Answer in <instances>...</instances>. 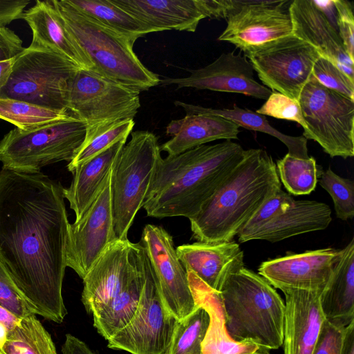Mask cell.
Instances as JSON below:
<instances>
[{
    "instance_id": "cell-1",
    "label": "cell",
    "mask_w": 354,
    "mask_h": 354,
    "mask_svg": "<svg viewBox=\"0 0 354 354\" xmlns=\"http://www.w3.org/2000/svg\"><path fill=\"white\" fill-rule=\"evenodd\" d=\"M64 189L41 171L0 170V261L36 315L56 323L67 315Z\"/></svg>"
},
{
    "instance_id": "cell-2",
    "label": "cell",
    "mask_w": 354,
    "mask_h": 354,
    "mask_svg": "<svg viewBox=\"0 0 354 354\" xmlns=\"http://www.w3.org/2000/svg\"><path fill=\"white\" fill-rule=\"evenodd\" d=\"M244 153L239 144L225 140L162 158L142 208L151 217L192 218L241 160Z\"/></svg>"
},
{
    "instance_id": "cell-3",
    "label": "cell",
    "mask_w": 354,
    "mask_h": 354,
    "mask_svg": "<svg viewBox=\"0 0 354 354\" xmlns=\"http://www.w3.org/2000/svg\"><path fill=\"white\" fill-rule=\"evenodd\" d=\"M281 189L276 164L262 149L245 150L238 165L190 222L196 241H232L258 209Z\"/></svg>"
},
{
    "instance_id": "cell-4",
    "label": "cell",
    "mask_w": 354,
    "mask_h": 354,
    "mask_svg": "<svg viewBox=\"0 0 354 354\" xmlns=\"http://www.w3.org/2000/svg\"><path fill=\"white\" fill-rule=\"evenodd\" d=\"M218 292L225 328L234 341L253 343L263 353L283 345L285 303L266 279L244 267Z\"/></svg>"
},
{
    "instance_id": "cell-5",
    "label": "cell",
    "mask_w": 354,
    "mask_h": 354,
    "mask_svg": "<svg viewBox=\"0 0 354 354\" xmlns=\"http://www.w3.org/2000/svg\"><path fill=\"white\" fill-rule=\"evenodd\" d=\"M64 26L101 75L140 92L160 84L133 50L135 43L72 6L52 0Z\"/></svg>"
},
{
    "instance_id": "cell-6",
    "label": "cell",
    "mask_w": 354,
    "mask_h": 354,
    "mask_svg": "<svg viewBox=\"0 0 354 354\" xmlns=\"http://www.w3.org/2000/svg\"><path fill=\"white\" fill-rule=\"evenodd\" d=\"M158 138L148 131L131 133L111 170L113 230L118 239L127 234L142 207L157 167L162 158Z\"/></svg>"
},
{
    "instance_id": "cell-7",
    "label": "cell",
    "mask_w": 354,
    "mask_h": 354,
    "mask_svg": "<svg viewBox=\"0 0 354 354\" xmlns=\"http://www.w3.org/2000/svg\"><path fill=\"white\" fill-rule=\"evenodd\" d=\"M86 133V124L75 116L29 131L15 128L0 140L2 168L39 172L53 163L69 162L82 145Z\"/></svg>"
},
{
    "instance_id": "cell-8",
    "label": "cell",
    "mask_w": 354,
    "mask_h": 354,
    "mask_svg": "<svg viewBox=\"0 0 354 354\" xmlns=\"http://www.w3.org/2000/svg\"><path fill=\"white\" fill-rule=\"evenodd\" d=\"M78 69L58 53L29 46L16 57L8 80L0 91V97L67 110L68 84Z\"/></svg>"
},
{
    "instance_id": "cell-9",
    "label": "cell",
    "mask_w": 354,
    "mask_h": 354,
    "mask_svg": "<svg viewBox=\"0 0 354 354\" xmlns=\"http://www.w3.org/2000/svg\"><path fill=\"white\" fill-rule=\"evenodd\" d=\"M140 93L95 71L80 68L68 84L66 109L86 124L85 140L113 123L133 119L141 106Z\"/></svg>"
},
{
    "instance_id": "cell-10",
    "label": "cell",
    "mask_w": 354,
    "mask_h": 354,
    "mask_svg": "<svg viewBox=\"0 0 354 354\" xmlns=\"http://www.w3.org/2000/svg\"><path fill=\"white\" fill-rule=\"evenodd\" d=\"M306 129L303 136L317 142L331 158L354 156V101L330 90L311 75L299 100Z\"/></svg>"
},
{
    "instance_id": "cell-11",
    "label": "cell",
    "mask_w": 354,
    "mask_h": 354,
    "mask_svg": "<svg viewBox=\"0 0 354 354\" xmlns=\"http://www.w3.org/2000/svg\"><path fill=\"white\" fill-rule=\"evenodd\" d=\"M142 267L144 285L136 313L124 328L108 339V347L131 354H169L178 319L162 301L145 248Z\"/></svg>"
},
{
    "instance_id": "cell-12",
    "label": "cell",
    "mask_w": 354,
    "mask_h": 354,
    "mask_svg": "<svg viewBox=\"0 0 354 354\" xmlns=\"http://www.w3.org/2000/svg\"><path fill=\"white\" fill-rule=\"evenodd\" d=\"M243 53L264 86L296 100L321 56L313 46L292 34L249 47Z\"/></svg>"
},
{
    "instance_id": "cell-13",
    "label": "cell",
    "mask_w": 354,
    "mask_h": 354,
    "mask_svg": "<svg viewBox=\"0 0 354 354\" xmlns=\"http://www.w3.org/2000/svg\"><path fill=\"white\" fill-rule=\"evenodd\" d=\"M144 248L140 242L116 239L83 279L82 302L95 315L119 300L143 280Z\"/></svg>"
},
{
    "instance_id": "cell-14",
    "label": "cell",
    "mask_w": 354,
    "mask_h": 354,
    "mask_svg": "<svg viewBox=\"0 0 354 354\" xmlns=\"http://www.w3.org/2000/svg\"><path fill=\"white\" fill-rule=\"evenodd\" d=\"M292 1L225 0L227 26L218 37L242 52L292 34L289 13Z\"/></svg>"
},
{
    "instance_id": "cell-15",
    "label": "cell",
    "mask_w": 354,
    "mask_h": 354,
    "mask_svg": "<svg viewBox=\"0 0 354 354\" xmlns=\"http://www.w3.org/2000/svg\"><path fill=\"white\" fill-rule=\"evenodd\" d=\"M116 239L111 209L110 171L86 210L79 219L70 223L66 266L83 279L106 248Z\"/></svg>"
},
{
    "instance_id": "cell-16",
    "label": "cell",
    "mask_w": 354,
    "mask_h": 354,
    "mask_svg": "<svg viewBox=\"0 0 354 354\" xmlns=\"http://www.w3.org/2000/svg\"><path fill=\"white\" fill-rule=\"evenodd\" d=\"M140 242L147 253L165 306L178 320L184 319L196 306L172 236L161 226L148 224Z\"/></svg>"
},
{
    "instance_id": "cell-17",
    "label": "cell",
    "mask_w": 354,
    "mask_h": 354,
    "mask_svg": "<svg viewBox=\"0 0 354 354\" xmlns=\"http://www.w3.org/2000/svg\"><path fill=\"white\" fill-rule=\"evenodd\" d=\"M185 77H165L162 86L176 85L177 88H194L201 90L240 93L267 100L272 91L259 83L254 77V68L245 55L234 52L223 53L213 62L198 69H187Z\"/></svg>"
},
{
    "instance_id": "cell-18",
    "label": "cell",
    "mask_w": 354,
    "mask_h": 354,
    "mask_svg": "<svg viewBox=\"0 0 354 354\" xmlns=\"http://www.w3.org/2000/svg\"><path fill=\"white\" fill-rule=\"evenodd\" d=\"M339 250L327 248L268 259L259 274L281 291L299 289L323 291L328 284Z\"/></svg>"
},
{
    "instance_id": "cell-19",
    "label": "cell",
    "mask_w": 354,
    "mask_h": 354,
    "mask_svg": "<svg viewBox=\"0 0 354 354\" xmlns=\"http://www.w3.org/2000/svg\"><path fill=\"white\" fill-rule=\"evenodd\" d=\"M288 10L292 35L310 44L354 80V60L347 54L337 29L313 0H292Z\"/></svg>"
},
{
    "instance_id": "cell-20",
    "label": "cell",
    "mask_w": 354,
    "mask_h": 354,
    "mask_svg": "<svg viewBox=\"0 0 354 354\" xmlns=\"http://www.w3.org/2000/svg\"><path fill=\"white\" fill-rule=\"evenodd\" d=\"M285 296L284 354H312L326 317L320 297L322 291L290 289Z\"/></svg>"
},
{
    "instance_id": "cell-21",
    "label": "cell",
    "mask_w": 354,
    "mask_h": 354,
    "mask_svg": "<svg viewBox=\"0 0 354 354\" xmlns=\"http://www.w3.org/2000/svg\"><path fill=\"white\" fill-rule=\"evenodd\" d=\"M186 271H192L211 288L219 291L227 279L244 268V254L233 241H196L176 248Z\"/></svg>"
},
{
    "instance_id": "cell-22",
    "label": "cell",
    "mask_w": 354,
    "mask_h": 354,
    "mask_svg": "<svg viewBox=\"0 0 354 354\" xmlns=\"http://www.w3.org/2000/svg\"><path fill=\"white\" fill-rule=\"evenodd\" d=\"M149 27L153 32L167 30L194 32L209 17L206 0H111Z\"/></svg>"
},
{
    "instance_id": "cell-23",
    "label": "cell",
    "mask_w": 354,
    "mask_h": 354,
    "mask_svg": "<svg viewBox=\"0 0 354 354\" xmlns=\"http://www.w3.org/2000/svg\"><path fill=\"white\" fill-rule=\"evenodd\" d=\"M22 18L32 30L30 46L52 50L79 68L93 71V64L65 28L52 0L37 1Z\"/></svg>"
},
{
    "instance_id": "cell-24",
    "label": "cell",
    "mask_w": 354,
    "mask_h": 354,
    "mask_svg": "<svg viewBox=\"0 0 354 354\" xmlns=\"http://www.w3.org/2000/svg\"><path fill=\"white\" fill-rule=\"evenodd\" d=\"M239 132L236 123L216 115H185L167 126L166 133L171 138L160 146V151L176 156L214 140H236Z\"/></svg>"
},
{
    "instance_id": "cell-25",
    "label": "cell",
    "mask_w": 354,
    "mask_h": 354,
    "mask_svg": "<svg viewBox=\"0 0 354 354\" xmlns=\"http://www.w3.org/2000/svg\"><path fill=\"white\" fill-rule=\"evenodd\" d=\"M189 288L196 306L208 313L209 323L202 343V354H247L261 352L251 342H237L228 335L221 295L199 279L192 271H187ZM263 353V352H262Z\"/></svg>"
},
{
    "instance_id": "cell-26",
    "label": "cell",
    "mask_w": 354,
    "mask_h": 354,
    "mask_svg": "<svg viewBox=\"0 0 354 354\" xmlns=\"http://www.w3.org/2000/svg\"><path fill=\"white\" fill-rule=\"evenodd\" d=\"M331 221V209L326 203L295 200L285 212L259 229L249 241L278 242L296 235L324 230Z\"/></svg>"
},
{
    "instance_id": "cell-27",
    "label": "cell",
    "mask_w": 354,
    "mask_h": 354,
    "mask_svg": "<svg viewBox=\"0 0 354 354\" xmlns=\"http://www.w3.org/2000/svg\"><path fill=\"white\" fill-rule=\"evenodd\" d=\"M320 302L326 319L340 322L346 326L354 321V238L339 250Z\"/></svg>"
},
{
    "instance_id": "cell-28",
    "label": "cell",
    "mask_w": 354,
    "mask_h": 354,
    "mask_svg": "<svg viewBox=\"0 0 354 354\" xmlns=\"http://www.w3.org/2000/svg\"><path fill=\"white\" fill-rule=\"evenodd\" d=\"M126 141L124 139L114 144L72 172L71 183L64 189V196L75 212V220L82 216L97 194Z\"/></svg>"
},
{
    "instance_id": "cell-29",
    "label": "cell",
    "mask_w": 354,
    "mask_h": 354,
    "mask_svg": "<svg viewBox=\"0 0 354 354\" xmlns=\"http://www.w3.org/2000/svg\"><path fill=\"white\" fill-rule=\"evenodd\" d=\"M174 104L181 107L186 115L210 114L216 115L236 123L239 127L255 131H260L272 136L288 148V153L295 158L306 159L309 158L307 148V139L303 136H292L284 134L270 124L266 116L250 109H242L234 104L232 109H213L198 105L175 101Z\"/></svg>"
},
{
    "instance_id": "cell-30",
    "label": "cell",
    "mask_w": 354,
    "mask_h": 354,
    "mask_svg": "<svg viewBox=\"0 0 354 354\" xmlns=\"http://www.w3.org/2000/svg\"><path fill=\"white\" fill-rule=\"evenodd\" d=\"M75 8L136 41L153 31L111 0H67Z\"/></svg>"
},
{
    "instance_id": "cell-31",
    "label": "cell",
    "mask_w": 354,
    "mask_h": 354,
    "mask_svg": "<svg viewBox=\"0 0 354 354\" xmlns=\"http://www.w3.org/2000/svg\"><path fill=\"white\" fill-rule=\"evenodd\" d=\"M1 354H57L50 335L32 314L8 331Z\"/></svg>"
},
{
    "instance_id": "cell-32",
    "label": "cell",
    "mask_w": 354,
    "mask_h": 354,
    "mask_svg": "<svg viewBox=\"0 0 354 354\" xmlns=\"http://www.w3.org/2000/svg\"><path fill=\"white\" fill-rule=\"evenodd\" d=\"M72 116L74 115L66 109H48L24 101L0 97V119L23 131L32 130Z\"/></svg>"
},
{
    "instance_id": "cell-33",
    "label": "cell",
    "mask_w": 354,
    "mask_h": 354,
    "mask_svg": "<svg viewBox=\"0 0 354 354\" xmlns=\"http://www.w3.org/2000/svg\"><path fill=\"white\" fill-rule=\"evenodd\" d=\"M279 180L294 195L310 194L317 186L323 170L313 156L302 159L287 153L277 162Z\"/></svg>"
},
{
    "instance_id": "cell-34",
    "label": "cell",
    "mask_w": 354,
    "mask_h": 354,
    "mask_svg": "<svg viewBox=\"0 0 354 354\" xmlns=\"http://www.w3.org/2000/svg\"><path fill=\"white\" fill-rule=\"evenodd\" d=\"M189 315L178 320L169 354H202V343L205 337L209 317L201 306Z\"/></svg>"
},
{
    "instance_id": "cell-35",
    "label": "cell",
    "mask_w": 354,
    "mask_h": 354,
    "mask_svg": "<svg viewBox=\"0 0 354 354\" xmlns=\"http://www.w3.org/2000/svg\"><path fill=\"white\" fill-rule=\"evenodd\" d=\"M135 125L133 119H127L113 123L84 140L73 159L67 165L71 173L79 165L84 163L114 144L127 139Z\"/></svg>"
},
{
    "instance_id": "cell-36",
    "label": "cell",
    "mask_w": 354,
    "mask_h": 354,
    "mask_svg": "<svg viewBox=\"0 0 354 354\" xmlns=\"http://www.w3.org/2000/svg\"><path fill=\"white\" fill-rule=\"evenodd\" d=\"M320 185L330 195L336 216L342 220L354 216V183L335 174L330 168L319 176Z\"/></svg>"
},
{
    "instance_id": "cell-37",
    "label": "cell",
    "mask_w": 354,
    "mask_h": 354,
    "mask_svg": "<svg viewBox=\"0 0 354 354\" xmlns=\"http://www.w3.org/2000/svg\"><path fill=\"white\" fill-rule=\"evenodd\" d=\"M295 199L288 193L279 189L268 198L248 220L238 233L240 243L249 241L250 236L259 229L285 212Z\"/></svg>"
},
{
    "instance_id": "cell-38",
    "label": "cell",
    "mask_w": 354,
    "mask_h": 354,
    "mask_svg": "<svg viewBox=\"0 0 354 354\" xmlns=\"http://www.w3.org/2000/svg\"><path fill=\"white\" fill-rule=\"evenodd\" d=\"M312 75L324 86L354 101V80L350 79L326 58L320 56L317 59Z\"/></svg>"
},
{
    "instance_id": "cell-39",
    "label": "cell",
    "mask_w": 354,
    "mask_h": 354,
    "mask_svg": "<svg viewBox=\"0 0 354 354\" xmlns=\"http://www.w3.org/2000/svg\"><path fill=\"white\" fill-rule=\"evenodd\" d=\"M256 113L264 116L295 122L300 124L304 130L306 129L299 101L277 91H272L265 103L256 111Z\"/></svg>"
},
{
    "instance_id": "cell-40",
    "label": "cell",
    "mask_w": 354,
    "mask_h": 354,
    "mask_svg": "<svg viewBox=\"0 0 354 354\" xmlns=\"http://www.w3.org/2000/svg\"><path fill=\"white\" fill-rule=\"evenodd\" d=\"M0 305L20 319L32 314L36 315L34 308L21 294L1 261Z\"/></svg>"
},
{
    "instance_id": "cell-41",
    "label": "cell",
    "mask_w": 354,
    "mask_h": 354,
    "mask_svg": "<svg viewBox=\"0 0 354 354\" xmlns=\"http://www.w3.org/2000/svg\"><path fill=\"white\" fill-rule=\"evenodd\" d=\"M346 326L325 319L312 354H342Z\"/></svg>"
},
{
    "instance_id": "cell-42",
    "label": "cell",
    "mask_w": 354,
    "mask_h": 354,
    "mask_svg": "<svg viewBox=\"0 0 354 354\" xmlns=\"http://www.w3.org/2000/svg\"><path fill=\"white\" fill-rule=\"evenodd\" d=\"M337 13V27L344 48L354 60V15L353 2L333 0Z\"/></svg>"
},
{
    "instance_id": "cell-43",
    "label": "cell",
    "mask_w": 354,
    "mask_h": 354,
    "mask_svg": "<svg viewBox=\"0 0 354 354\" xmlns=\"http://www.w3.org/2000/svg\"><path fill=\"white\" fill-rule=\"evenodd\" d=\"M19 37L7 27H0V62L18 57L26 48Z\"/></svg>"
},
{
    "instance_id": "cell-44",
    "label": "cell",
    "mask_w": 354,
    "mask_h": 354,
    "mask_svg": "<svg viewBox=\"0 0 354 354\" xmlns=\"http://www.w3.org/2000/svg\"><path fill=\"white\" fill-rule=\"evenodd\" d=\"M29 3L26 0H0V27H5L12 21L22 18L24 9Z\"/></svg>"
},
{
    "instance_id": "cell-45",
    "label": "cell",
    "mask_w": 354,
    "mask_h": 354,
    "mask_svg": "<svg viewBox=\"0 0 354 354\" xmlns=\"http://www.w3.org/2000/svg\"><path fill=\"white\" fill-rule=\"evenodd\" d=\"M62 352V354H96L84 342L71 334L66 335Z\"/></svg>"
},
{
    "instance_id": "cell-46",
    "label": "cell",
    "mask_w": 354,
    "mask_h": 354,
    "mask_svg": "<svg viewBox=\"0 0 354 354\" xmlns=\"http://www.w3.org/2000/svg\"><path fill=\"white\" fill-rule=\"evenodd\" d=\"M314 4L322 11L330 23L337 29V13L333 0L317 1L313 0Z\"/></svg>"
},
{
    "instance_id": "cell-47",
    "label": "cell",
    "mask_w": 354,
    "mask_h": 354,
    "mask_svg": "<svg viewBox=\"0 0 354 354\" xmlns=\"http://www.w3.org/2000/svg\"><path fill=\"white\" fill-rule=\"evenodd\" d=\"M20 320V318L0 305V324L6 328L8 331L13 330L19 324Z\"/></svg>"
},
{
    "instance_id": "cell-48",
    "label": "cell",
    "mask_w": 354,
    "mask_h": 354,
    "mask_svg": "<svg viewBox=\"0 0 354 354\" xmlns=\"http://www.w3.org/2000/svg\"><path fill=\"white\" fill-rule=\"evenodd\" d=\"M342 354H354V321L346 327Z\"/></svg>"
},
{
    "instance_id": "cell-49",
    "label": "cell",
    "mask_w": 354,
    "mask_h": 354,
    "mask_svg": "<svg viewBox=\"0 0 354 354\" xmlns=\"http://www.w3.org/2000/svg\"><path fill=\"white\" fill-rule=\"evenodd\" d=\"M15 59L0 62V91L8 80Z\"/></svg>"
},
{
    "instance_id": "cell-50",
    "label": "cell",
    "mask_w": 354,
    "mask_h": 354,
    "mask_svg": "<svg viewBox=\"0 0 354 354\" xmlns=\"http://www.w3.org/2000/svg\"><path fill=\"white\" fill-rule=\"evenodd\" d=\"M8 330L1 324H0V348L3 346L8 336Z\"/></svg>"
},
{
    "instance_id": "cell-51",
    "label": "cell",
    "mask_w": 354,
    "mask_h": 354,
    "mask_svg": "<svg viewBox=\"0 0 354 354\" xmlns=\"http://www.w3.org/2000/svg\"><path fill=\"white\" fill-rule=\"evenodd\" d=\"M247 354H270V353H262V352L257 351V352H254V353H247Z\"/></svg>"
},
{
    "instance_id": "cell-52",
    "label": "cell",
    "mask_w": 354,
    "mask_h": 354,
    "mask_svg": "<svg viewBox=\"0 0 354 354\" xmlns=\"http://www.w3.org/2000/svg\"><path fill=\"white\" fill-rule=\"evenodd\" d=\"M1 354V353H0Z\"/></svg>"
}]
</instances>
